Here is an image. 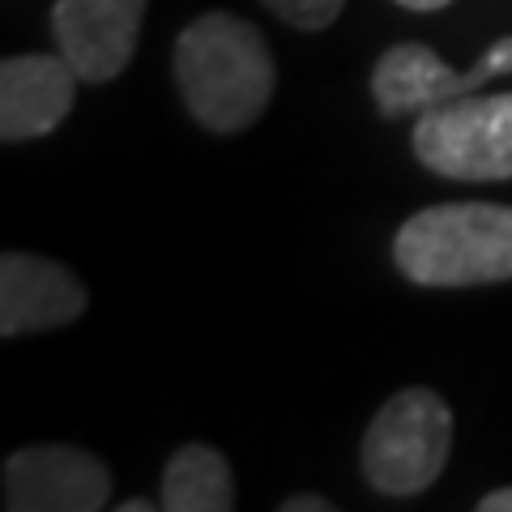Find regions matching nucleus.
<instances>
[{
    "label": "nucleus",
    "mask_w": 512,
    "mask_h": 512,
    "mask_svg": "<svg viewBox=\"0 0 512 512\" xmlns=\"http://www.w3.org/2000/svg\"><path fill=\"white\" fill-rule=\"evenodd\" d=\"M9 512H99L111 504V470L103 457L73 444H30L5 461Z\"/></svg>",
    "instance_id": "423d86ee"
},
{
    "label": "nucleus",
    "mask_w": 512,
    "mask_h": 512,
    "mask_svg": "<svg viewBox=\"0 0 512 512\" xmlns=\"http://www.w3.org/2000/svg\"><path fill=\"white\" fill-rule=\"evenodd\" d=\"M453 457V410L436 389H402L384 402L359 444V470L376 495L410 500L436 487Z\"/></svg>",
    "instance_id": "7ed1b4c3"
},
{
    "label": "nucleus",
    "mask_w": 512,
    "mask_h": 512,
    "mask_svg": "<svg viewBox=\"0 0 512 512\" xmlns=\"http://www.w3.org/2000/svg\"><path fill=\"white\" fill-rule=\"evenodd\" d=\"M478 512H512V487H495L474 504Z\"/></svg>",
    "instance_id": "ddd939ff"
},
{
    "label": "nucleus",
    "mask_w": 512,
    "mask_h": 512,
    "mask_svg": "<svg viewBox=\"0 0 512 512\" xmlns=\"http://www.w3.org/2000/svg\"><path fill=\"white\" fill-rule=\"evenodd\" d=\"M261 5L291 30H308L312 35V30H329L342 18L346 0H261Z\"/></svg>",
    "instance_id": "9b49d317"
},
{
    "label": "nucleus",
    "mask_w": 512,
    "mask_h": 512,
    "mask_svg": "<svg viewBox=\"0 0 512 512\" xmlns=\"http://www.w3.org/2000/svg\"><path fill=\"white\" fill-rule=\"evenodd\" d=\"M402 9H410V13H440V9H448L453 0H397Z\"/></svg>",
    "instance_id": "4468645a"
},
{
    "label": "nucleus",
    "mask_w": 512,
    "mask_h": 512,
    "mask_svg": "<svg viewBox=\"0 0 512 512\" xmlns=\"http://www.w3.org/2000/svg\"><path fill=\"white\" fill-rule=\"evenodd\" d=\"M158 500H163V512H231L235 474L227 453L201 440L180 444L163 466Z\"/></svg>",
    "instance_id": "9d476101"
},
{
    "label": "nucleus",
    "mask_w": 512,
    "mask_h": 512,
    "mask_svg": "<svg viewBox=\"0 0 512 512\" xmlns=\"http://www.w3.org/2000/svg\"><path fill=\"white\" fill-rule=\"evenodd\" d=\"M150 0H56L52 39L82 77V86H107L133 64Z\"/></svg>",
    "instance_id": "0eeeda50"
},
{
    "label": "nucleus",
    "mask_w": 512,
    "mask_h": 512,
    "mask_svg": "<svg viewBox=\"0 0 512 512\" xmlns=\"http://www.w3.org/2000/svg\"><path fill=\"white\" fill-rule=\"evenodd\" d=\"M393 265L423 291H470V286L512 282V205H427L397 227Z\"/></svg>",
    "instance_id": "f03ea898"
},
{
    "label": "nucleus",
    "mask_w": 512,
    "mask_h": 512,
    "mask_svg": "<svg viewBox=\"0 0 512 512\" xmlns=\"http://www.w3.org/2000/svg\"><path fill=\"white\" fill-rule=\"evenodd\" d=\"M278 508L282 512H333V504L325 500V495H286Z\"/></svg>",
    "instance_id": "f8f14e48"
},
{
    "label": "nucleus",
    "mask_w": 512,
    "mask_h": 512,
    "mask_svg": "<svg viewBox=\"0 0 512 512\" xmlns=\"http://www.w3.org/2000/svg\"><path fill=\"white\" fill-rule=\"evenodd\" d=\"M154 508H163V500H124L120 512H154Z\"/></svg>",
    "instance_id": "2eb2a0df"
},
{
    "label": "nucleus",
    "mask_w": 512,
    "mask_h": 512,
    "mask_svg": "<svg viewBox=\"0 0 512 512\" xmlns=\"http://www.w3.org/2000/svg\"><path fill=\"white\" fill-rule=\"evenodd\" d=\"M90 291L69 265L35 252L0 256V333L26 338V333L64 329L86 316Z\"/></svg>",
    "instance_id": "6e6552de"
},
{
    "label": "nucleus",
    "mask_w": 512,
    "mask_h": 512,
    "mask_svg": "<svg viewBox=\"0 0 512 512\" xmlns=\"http://www.w3.org/2000/svg\"><path fill=\"white\" fill-rule=\"evenodd\" d=\"M495 73H512V35L487 47V56L474 69L457 73L453 64H444L436 47L427 43H393L367 77L372 103L384 120H406V116H423V111L466 99L478 86H487Z\"/></svg>",
    "instance_id": "39448f33"
},
{
    "label": "nucleus",
    "mask_w": 512,
    "mask_h": 512,
    "mask_svg": "<svg viewBox=\"0 0 512 512\" xmlns=\"http://www.w3.org/2000/svg\"><path fill=\"white\" fill-rule=\"evenodd\" d=\"M414 158L440 180H512V90L466 94L414 120Z\"/></svg>",
    "instance_id": "20e7f679"
},
{
    "label": "nucleus",
    "mask_w": 512,
    "mask_h": 512,
    "mask_svg": "<svg viewBox=\"0 0 512 512\" xmlns=\"http://www.w3.org/2000/svg\"><path fill=\"white\" fill-rule=\"evenodd\" d=\"M82 77L60 52H30V56H5L0 64V141L47 137L69 120L77 103Z\"/></svg>",
    "instance_id": "1a4fd4ad"
},
{
    "label": "nucleus",
    "mask_w": 512,
    "mask_h": 512,
    "mask_svg": "<svg viewBox=\"0 0 512 512\" xmlns=\"http://www.w3.org/2000/svg\"><path fill=\"white\" fill-rule=\"evenodd\" d=\"M175 86L205 133L231 137L265 116L278 90V64L248 18L214 9L175 39Z\"/></svg>",
    "instance_id": "f257e3e1"
}]
</instances>
